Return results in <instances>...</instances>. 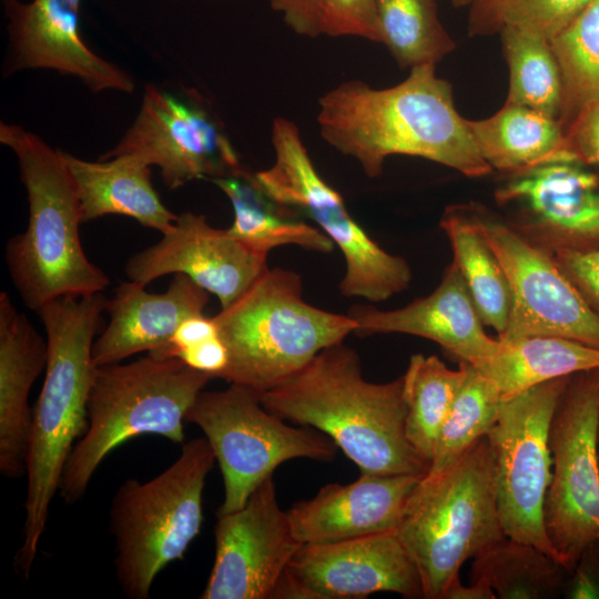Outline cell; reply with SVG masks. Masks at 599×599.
I'll use <instances>...</instances> for the list:
<instances>
[{
  "instance_id": "6da1fadb",
  "label": "cell",
  "mask_w": 599,
  "mask_h": 599,
  "mask_svg": "<svg viewBox=\"0 0 599 599\" xmlns=\"http://www.w3.org/2000/svg\"><path fill=\"white\" fill-rule=\"evenodd\" d=\"M317 123L322 138L355 159L368 177L379 176L385 160L396 154L427 159L468 177L493 171L435 64L414 67L386 89L342 82L318 99Z\"/></svg>"
},
{
  "instance_id": "7a4b0ae2",
  "label": "cell",
  "mask_w": 599,
  "mask_h": 599,
  "mask_svg": "<svg viewBox=\"0 0 599 599\" xmlns=\"http://www.w3.org/2000/svg\"><path fill=\"white\" fill-rule=\"evenodd\" d=\"M261 400L282 419L328 436L361 473L426 475L429 469L406 436L403 377L368 382L358 354L343 342L321 351Z\"/></svg>"
},
{
  "instance_id": "3957f363",
  "label": "cell",
  "mask_w": 599,
  "mask_h": 599,
  "mask_svg": "<svg viewBox=\"0 0 599 599\" xmlns=\"http://www.w3.org/2000/svg\"><path fill=\"white\" fill-rule=\"evenodd\" d=\"M106 304L101 293L64 296L37 312L47 335L48 357L26 458V519L17 556L24 578L32 569L68 457L87 428L97 368L92 348Z\"/></svg>"
},
{
  "instance_id": "277c9868",
  "label": "cell",
  "mask_w": 599,
  "mask_h": 599,
  "mask_svg": "<svg viewBox=\"0 0 599 599\" xmlns=\"http://www.w3.org/2000/svg\"><path fill=\"white\" fill-rule=\"evenodd\" d=\"M0 142L17 156L29 203L27 230L6 246V262L22 302L37 313L60 297L104 291L110 280L82 248L80 202L60 150L6 122L0 123Z\"/></svg>"
},
{
  "instance_id": "5b68a950",
  "label": "cell",
  "mask_w": 599,
  "mask_h": 599,
  "mask_svg": "<svg viewBox=\"0 0 599 599\" xmlns=\"http://www.w3.org/2000/svg\"><path fill=\"white\" fill-rule=\"evenodd\" d=\"M211 379L179 358L152 354L97 366L87 428L68 457L59 487L64 501L81 499L105 457L134 437L156 435L183 444L187 413Z\"/></svg>"
},
{
  "instance_id": "8992f818",
  "label": "cell",
  "mask_w": 599,
  "mask_h": 599,
  "mask_svg": "<svg viewBox=\"0 0 599 599\" xmlns=\"http://www.w3.org/2000/svg\"><path fill=\"white\" fill-rule=\"evenodd\" d=\"M294 271L267 267L229 306L214 315L229 352L219 378L261 394L284 383L321 351L342 343L356 322L303 300Z\"/></svg>"
},
{
  "instance_id": "52a82bcc",
  "label": "cell",
  "mask_w": 599,
  "mask_h": 599,
  "mask_svg": "<svg viewBox=\"0 0 599 599\" xmlns=\"http://www.w3.org/2000/svg\"><path fill=\"white\" fill-rule=\"evenodd\" d=\"M395 531L417 566L425 599H443L466 560L506 538L487 436L445 473L420 479Z\"/></svg>"
},
{
  "instance_id": "ba28073f",
  "label": "cell",
  "mask_w": 599,
  "mask_h": 599,
  "mask_svg": "<svg viewBox=\"0 0 599 599\" xmlns=\"http://www.w3.org/2000/svg\"><path fill=\"white\" fill-rule=\"evenodd\" d=\"M205 437L183 443L155 477L125 480L110 507L118 585L130 599L150 598L156 576L184 557L203 524V491L214 463Z\"/></svg>"
},
{
  "instance_id": "9c48e42d",
  "label": "cell",
  "mask_w": 599,
  "mask_h": 599,
  "mask_svg": "<svg viewBox=\"0 0 599 599\" xmlns=\"http://www.w3.org/2000/svg\"><path fill=\"white\" fill-rule=\"evenodd\" d=\"M271 138L274 162L254 173L256 183L274 202L313 220L341 250L346 264L341 293L377 303L406 290L408 263L386 252L353 219L343 196L315 169L296 124L274 119Z\"/></svg>"
},
{
  "instance_id": "30bf717a",
  "label": "cell",
  "mask_w": 599,
  "mask_h": 599,
  "mask_svg": "<svg viewBox=\"0 0 599 599\" xmlns=\"http://www.w3.org/2000/svg\"><path fill=\"white\" fill-rule=\"evenodd\" d=\"M186 423L203 432L219 463L224 498L217 515L243 507L281 464L295 458L331 461L337 450L328 436L312 427L290 426L264 407L260 392L237 384L202 390Z\"/></svg>"
},
{
  "instance_id": "8fae6325",
  "label": "cell",
  "mask_w": 599,
  "mask_h": 599,
  "mask_svg": "<svg viewBox=\"0 0 599 599\" xmlns=\"http://www.w3.org/2000/svg\"><path fill=\"white\" fill-rule=\"evenodd\" d=\"M599 368L570 376L549 428L552 459L544 521L558 562L571 573L599 539Z\"/></svg>"
},
{
  "instance_id": "7c38bea8",
  "label": "cell",
  "mask_w": 599,
  "mask_h": 599,
  "mask_svg": "<svg viewBox=\"0 0 599 599\" xmlns=\"http://www.w3.org/2000/svg\"><path fill=\"white\" fill-rule=\"evenodd\" d=\"M569 378H555L501 400L497 420L487 434L505 536L532 545L555 560L544 521L552 470L549 428Z\"/></svg>"
},
{
  "instance_id": "4fadbf2b",
  "label": "cell",
  "mask_w": 599,
  "mask_h": 599,
  "mask_svg": "<svg viewBox=\"0 0 599 599\" xmlns=\"http://www.w3.org/2000/svg\"><path fill=\"white\" fill-rule=\"evenodd\" d=\"M121 154L136 155L158 166L170 190L246 170L210 103L187 88L145 85L134 121L114 148L99 159Z\"/></svg>"
},
{
  "instance_id": "5bb4252c",
  "label": "cell",
  "mask_w": 599,
  "mask_h": 599,
  "mask_svg": "<svg viewBox=\"0 0 599 599\" xmlns=\"http://www.w3.org/2000/svg\"><path fill=\"white\" fill-rule=\"evenodd\" d=\"M508 280V325L498 338L557 336L599 348V315L567 277L551 252L509 225L470 210Z\"/></svg>"
},
{
  "instance_id": "9a60e30c",
  "label": "cell",
  "mask_w": 599,
  "mask_h": 599,
  "mask_svg": "<svg viewBox=\"0 0 599 599\" xmlns=\"http://www.w3.org/2000/svg\"><path fill=\"white\" fill-rule=\"evenodd\" d=\"M215 557L201 599H274L302 544L281 509L273 476L240 509L216 515Z\"/></svg>"
},
{
  "instance_id": "2e32d148",
  "label": "cell",
  "mask_w": 599,
  "mask_h": 599,
  "mask_svg": "<svg viewBox=\"0 0 599 599\" xmlns=\"http://www.w3.org/2000/svg\"><path fill=\"white\" fill-rule=\"evenodd\" d=\"M376 592L424 598L417 566L395 530L302 545L275 598L355 599Z\"/></svg>"
},
{
  "instance_id": "e0dca14e",
  "label": "cell",
  "mask_w": 599,
  "mask_h": 599,
  "mask_svg": "<svg viewBox=\"0 0 599 599\" xmlns=\"http://www.w3.org/2000/svg\"><path fill=\"white\" fill-rule=\"evenodd\" d=\"M81 0H3L8 47L3 77L33 69L79 79L92 92L131 93L133 78L84 42L79 26Z\"/></svg>"
},
{
  "instance_id": "ac0fdd59",
  "label": "cell",
  "mask_w": 599,
  "mask_h": 599,
  "mask_svg": "<svg viewBox=\"0 0 599 599\" xmlns=\"http://www.w3.org/2000/svg\"><path fill=\"white\" fill-rule=\"evenodd\" d=\"M154 245L126 263L129 280L148 285L169 274H185L220 301L233 303L268 267L258 255L230 234L192 212L177 215L172 229Z\"/></svg>"
},
{
  "instance_id": "d6986e66",
  "label": "cell",
  "mask_w": 599,
  "mask_h": 599,
  "mask_svg": "<svg viewBox=\"0 0 599 599\" xmlns=\"http://www.w3.org/2000/svg\"><path fill=\"white\" fill-rule=\"evenodd\" d=\"M424 476L361 473L351 484L325 485L287 510L292 530L302 545L396 530Z\"/></svg>"
},
{
  "instance_id": "ffe728a7",
  "label": "cell",
  "mask_w": 599,
  "mask_h": 599,
  "mask_svg": "<svg viewBox=\"0 0 599 599\" xmlns=\"http://www.w3.org/2000/svg\"><path fill=\"white\" fill-rule=\"evenodd\" d=\"M580 164H546L515 175L496 191L499 203L525 205L541 247L550 252L599 248V180Z\"/></svg>"
},
{
  "instance_id": "44dd1931",
  "label": "cell",
  "mask_w": 599,
  "mask_h": 599,
  "mask_svg": "<svg viewBox=\"0 0 599 599\" xmlns=\"http://www.w3.org/2000/svg\"><path fill=\"white\" fill-rule=\"evenodd\" d=\"M348 315L356 322L355 333L359 336L403 333L424 337L474 366L490 357L499 346V339L484 331L485 325L454 262L429 295L392 311L355 305Z\"/></svg>"
},
{
  "instance_id": "7402d4cb",
  "label": "cell",
  "mask_w": 599,
  "mask_h": 599,
  "mask_svg": "<svg viewBox=\"0 0 599 599\" xmlns=\"http://www.w3.org/2000/svg\"><path fill=\"white\" fill-rule=\"evenodd\" d=\"M144 284L122 282L106 304L109 323L94 341L95 366L120 363L141 352L163 347L187 317L203 314L209 292L185 274H174L164 293L154 294Z\"/></svg>"
},
{
  "instance_id": "603a6c76",
  "label": "cell",
  "mask_w": 599,
  "mask_h": 599,
  "mask_svg": "<svg viewBox=\"0 0 599 599\" xmlns=\"http://www.w3.org/2000/svg\"><path fill=\"white\" fill-rule=\"evenodd\" d=\"M48 357L47 341L0 293V470L9 477L26 471L32 423L30 389Z\"/></svg>"
},
{
  "instance_id": "cb8c5ba5",
  "label": "cell",
  "mask_w": 599,
  "mask_h": 599,
  "mask_svg": "<svg viewBox=\"0 0 599 599\" xmlns=\"http://www.w3.org/2000/svg\"><path fill=\"white\" fill-rule=\"evenodd\" d=\"M79 197L82 222L108 214L132 217L141 225L167 233L177 215L161 201L151 181V165L121 154L95 162L60 150Z\"/></svg>"
},
{
  "instance_id": "d4e9b609",
  "label": "cell",
  "mask_w": 599,
  "mask_h": 599,
  "mask_svg": "<svg viewBox=\"0 0 599 599\" xmlns=\"http://www.w3.org/2000/svg\"><path fill=\"white\" fill-rule=\"evenodd\" d=\"M486 162L514 175L557 162H578L557 118L506 103L494 115L468 120ZM579 163V162H578Z\"/></svg>"
},
{
  "instance_id": "484cf974",
  "label": "cell",
  "mask_w": 599,
  "mask_h": 599,
  "mask_svg": "<svg viewBox=\"0 0 599 599\" xmlns=\"http://www.w3.org/2000/svg\"><path fill=\"white\" fill-rule=\"evenodd\" d=\"M213 183L230 199L233 207L234 219L227 231L252 252L267 257L271 250L283 245L322 253L334 248L333 241L322 230L270 199L257 185L254 173L245 170Z\"/></svg>"
},
{
  "instance_id": "4316f807",
  "label": "cell",
  "mask_w": 599,
  "mask_h": 599,
  "mask_svg": "<svg viewBox=\"0 0 599 599\" xmlns=\"http://www.w3.org/2000/svg\"><path fill=\"white\" fill-rule=\"evenodd\" d=\"M497 351L475 367L493 379L501 399L541 383L599 368V348L557 336L498 338Z\"/></svg>"
},
{
  "instance_id": "83f0119b",
  "label": "cell",
  "mask_w": 599,
  "mask_h": 599,
  "mask_svg": "<svg viewBox=\"0 0 599 599\" xmlns=\"http://www.w3.org/2000/svg\"><path fill=\"white\" fill-rule=\"evenodd\" d=\"M450 209L440 221L478 315L501 336L508 325L511 296L506 273L469 211Z\"/></svg>"
},
{
  "instance_id": "f1b7e54d",
  "label": "cell",
  "mask_w": 599,
  "mask_h": 599,
  "mask_svg": "<svg viewBox=\"0 0 599 599\" xmlns=\"http://www.w3.org/2000/svg\"><path fill=\"white\" fill-rule=\"evenodd\" d=\"M466 373L465 361H459L458 369H450L435 355L414 354L402 376L406 436L429 467L440 428Z\"/></svg>"
},
{
  "instance_id": "f546056e",
  "label": "cell",
  "mask_w": 599,
  "mask_h": 599,
  "mask_svg": "<svg viewBox=\"0 0 599 599\" xmlns=\"http://www.w3.org/2000/svg\"><path fill=\"white\" fill-rule=\"evenodd\" d=\"M569 577L549 555L507 537L474 558L470 571V579H486L500 599L559 598Z\"/></svg>"
},
{
  "instance_id": "4dcf8cb0",
  "label": "cell",
  "mask_w": 599,
  "mask_h": 599,
  "mask_svg": "<svg viewBox=\"0 0 599 599\" xmlns=\"http://www.w3.org/2000/svg\"><path fill=\"white\" fill-rule=\"evenodd\" d=\"M562 85L558 115L564 129L585 106L599 102V0L550 41Z\"/></svg>"
},
{
  "instance_id": "1f68e13d",
  "label": "cell",
  "mask_w": 599,
  "mask_h": 599,
  "mask_svg": "<svg viewBox=\"0 0 599 599\" xmlns=\"http://www.w3.org/2000/svg\"><path fill=\"white\" fill-rule=\"evenodd\" d=\"M466 366V377L440 428L426 476H438L454 466L497 420L502 400L498 386L470 363Z\"/></svg>"
},
{
  "instance_id": "d6a6232c",
  "label": "cell",
  "mask_w": 599,
  "mask_h": 599,
  "mask_svg": "<svg viewBox=\"0 0 599 599\" xmlns=\"http://www.w3.org/2000/svg\"><path fill=\"white\" fill-rule=\"evenodd\" d=\"M509 69L506 103L522 105L558 119L562 85L550 41L515 28L500 33Z\"/></svg>"
},
{
  "instance_id": "836d02e7",
  "label": "cell",
  "mask_w": 599,
  "mask_h": 599,
  "mask_svg": "<svg viewBox=\"0 0 599 599\" xmlns=\"http://www.w3.org/2000/svg\"><path fill=\"white\" fill-rule=\"evenodd\" d=\"M383 42L400 68L435 64L456 44L443 27L436 0H377Z\"/></svg>"
},
{
  "instance_id": "e575fe53",
  "label": "cell",
  "mask_w": 599,
  "mask_h": 599,
  "mask_svg": "<svg viewBox=\"0 0 599 599\" xmlns=\"http://www.w3.org/2000/svg\"><path fill=\"white\" fill-rule=\"evenodd\" d=\"M590 0H471L470 37L491 35L515 28L551 41Z\"/></svg>"
},
{
  "instance_id": "d590c367",
  "label": "cell",
  "mask_w": 599,
  "mask_h": 599,
  "mask_svg": "<svg viewBox=\"0 0 599 599\" xmlns=\"http://www.w3.org/2000/svg\"><path fill=\"white\" fill-rule=\"evenodd\" d=\"M319 34L383 42L377 0H319Z\"/></svg>"
},
{
  "instance_id": "8d00e7d4",
  "label": "cell",
  "mask_w": 599,
  "mask_h": 599,
  "mask_svg": "<svg viewBox=\"0 0 599 599\" xmlns=\"http://www.w3.org/2000/svg\"><path fill=\"white\" fill-rule=\"evenodd\" d=\"M551 253L567 277L599 315V248L591 251L557 248Z\"/></svg>"
},
{
  "instance_id": "74e56055",
  "label": "cell",
  "mask_w": 599,
  "mask_h": 599,
  "mask_svg": "<svg viewBox=\"0 0 599 599\" xmlns=\"http://www.w3.org/2000/svg\"><path fill=\"white\" fill-rule=\"evenodd\" d=\"M565 132L579 163L599 165V102L580 110Z\"/></svg>"
},
{
  "instance_id": "f35d334b",
  "label": "cell",
  "mask_w": 599,
  "mask_h": 599,
  "mask_svg": "<svg viewBox=\"0 0 599 599\" xmlns=\"http://www.w3.org/2000/svg\"><path fill=\"white\" fill-rule=\"evenodd\" d=\"M219 327L214 317L197 314L185 318L175 329L170 341L152 354L162 358H176L182 351L219 336Z\"/></svg>"
},
{
  "instance_id": "ab89813d",
  "label": "cell",
  "mask_w": 599,
  "mask_h": 599,
  "mask_svg": "<svg viewBox=\"0 0 599 599\" xmlns=\"http://www.w3.org/2000/svg\"><path fill=\"white\" fill-rule=\"evenodd\" d=\"M565 597L599 598V539L580 556L570 573Z\"/></svg>"
},
{
  "instance_id": "60d3db41",
  "label": "cell",
  "mask_w": 599,
  "mask_h": 599,
  "mask_svg": "<svg viewBox=\"0 0 599 599\" xmlns=\"http://www.w3.org/2000/svg\"><path fill=\"white\" fill-rule=\"evenodd\" d=\"M271 8L283 14L285 23L297 34L319 35V0H267Z\"/></svg>"
},
{
  "instance_id": "b9f144b4",
  "label": "cell",
  "mask_w": 599,
  "mask_h": 599,
  "mask_svg": "<svg viewBox=\"0 0 599 599\" xmlns=\"http://www.w3.org/2000/svg\"><path fill=\"white\" fill-rule=\"evenodd\" d=\"M176 358L193 369L219 378L229 363V352L222 338L215 336L179 353Z\"/></svg>"
},
{
  "instance_id": "7bdbcfd3",
  "label": "cell",
  "mask_w": 599,
  "mask_h": 599,
  "mask_svg": "<svg viewBox=\"0 0 599 599\" xmlns=\"http://www.w3.org/2000/svg\"><path fill=\"white\" fill-rule=\"evenodd\" d=\"M497 596L484 578L470 579V585L464 586L460 577L449 585L443 599H496Z\"/></svg>"
},
{
  "instance_id": "ee69618b",
  "label": "cell",
  "mask_w": 599,
  "mask_h": 599,
  "mask_svg": "<svg viewBox=\"0 0 599 599\" xmlns=\"http://www.w3.org/2000/svg\"><path fill=\"white\" fill-rule=\"evenodd\" d=\"M451 3L455 6V7H465V6H469L471 0H450Z\"/></svg>"
},
{
  "instance_id": "f6af8a7d",
  "label": "cell",
  "mask_w": 599,
  "mask_h": 599,
  "mask_svg": "<svg viewBox=\"0 0 599 599\" xmlns=\"http://www.w3.org/2000/svg\"><path fill=\"white\" fill-rule=\"evenodd\" d=\"M597 459H598V468H599V423L597 428Z\"/></svg>"
}]
</instances>
